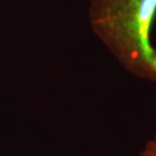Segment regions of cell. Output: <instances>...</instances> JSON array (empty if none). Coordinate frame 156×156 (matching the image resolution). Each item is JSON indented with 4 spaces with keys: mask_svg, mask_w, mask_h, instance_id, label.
<instances>
[{
    "mask_svg": "<svg viewBox=\"0 0 156 156\" xmlns=\"http://www.w3.org/2000/svg\"><path fill=\"white\" fill-rule=\"evenodd\" d=\"M140 156H156V137L147 143Z\"/></svg>",
    "mask_w": 156,
    "mask_h": 156,
    "instance_id": "cell-2",
    "label": "cell"
},
{
    "mask_svg": "<svg viewBox=\"0 0 156 156\" xmlns=\"http://www.w3.org/2000/svg\"><path fill=\"white\" fill-rule=\"evenodd\" d=\"M156 0H90L93 32L131 74L156 82Z\"/></svg>",
    "mask_w": 156,
    "mask_h": 156,
    "instance_id": "cell-1",
    "label": "cell"
}]
</instances>
